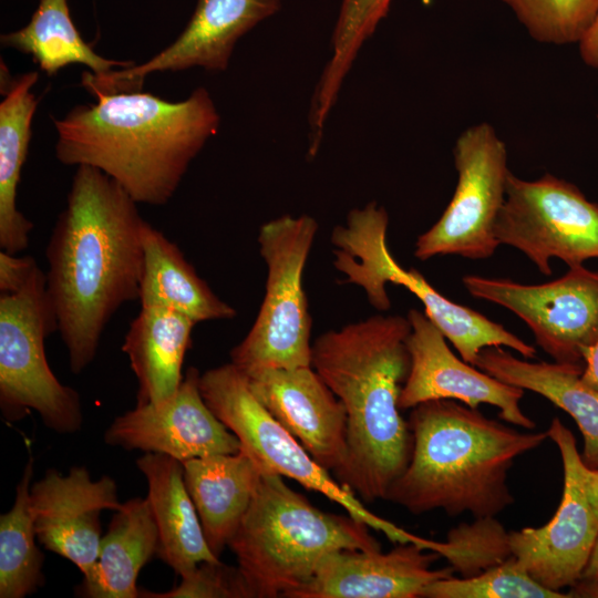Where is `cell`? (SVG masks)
<instances>
[{
  "label": "cell",
  "mask_w": 598,
  "mask_h": 598,
  "mask_svg": "<svg viewBox=\"0 0 598 598\" xmlns=\"http://www.w3.org/2000/svg\"><path fill=\"white\" fill-rule=\"evenodd\" d=\"M475 367L505 383L533 391L568 413L584 439V463L598 468V390L582 381L581 364L532 362L501 347H487L480 352Z\"/></svg>",
  "instance_id": "obj_22"
},
{
  "label": "cell",
  "mask_w": 598,
  "mask_h": 598,
  "mask_svg": "<svg viewBox=\"0 0 598 598\" xmlns=\"http://www.w3.org/2000/svg\"><path fill=\"white\" fill-rule=\"evenodd\" d=\"M53 120L55 157L66 166H92L115 181L137 204L165 205L193 159L220 126L205 87L185 100L148 92L96 93Z\"/></svg>",
  "instance_id": "obj_2"
},
{
  "label": "cell",
  "mask_w": 598,
  "mask_h": 598,
  "mask_svg": "<svg viewBox=\"0 0 598 598\" xmlns=\"http://www.w3.org/2000/svg\"><path fill=\"white\" fill-rule=\"evenodd\" d=\"M31 256L0 252V293H12L24 286L37 267Z\"/></svg>",
  "instance_id": "obj_34"
},
{
  "label": "cell",
  "mask_w": 598,
  "mask_h": 598,
  "mask_svg": "<svg viewBox=\"0 0 598 598\" xmlns=\"http://www.w3.org/2000/svg\"><path fill=\"white\" fill-rule=\"evenodd\" d=\"M584 485L588 501L598 517V468L585 466Z\"/></svg>",
  "instance_id": "obj_37"
},
{
  "label": "cell",
  "mask_w": 598,
  "mask_h": 598,
  "mask_svg": "<svg viewBox=\"0 0 598 598\" xmlns=\"http://www.w3.org/2000/svg\"><path fill=\"white\" fill-rule=\"evenodd\" d=\"M196 322L174 310L141 306L122 346L137 380L136 405L164 402L177 392Z\"/></svg>",
  "instance_id": "obj_23"
},
{
  "label": "cell",
  "mask_w": 598,
  "mask_h": 598,
  "mask_svg": "<svg viewBox=\"0 0 598 598\" xmlns=\"http://www.w3.org/2000/svg\"><path fill=\"white\" fill-rule=\"evenodd\" d=\"M0 42L30 55L49 76L73 63L87 66L94 74L133 65L131 61L106 59L86 43L71 19L68 0H39L30 21L2 34Z\"/></svg>",
  "instance_id": "obj_27"
},
{
  "label": "cell",
  "mask_w": 598,
  "mask_h": 598,
  "mask_svg": "<svg viewBox=\"0 0 598 598\" xmlns=\"http://www.w3.org/2000/svg\"><path fill=\"white\" fill-rule=\"evenodd\" d=\"M37 71L1 81L0 103V248L19 254L29 246L33 224L17 206V192L32 136L39 99L32 89Z\"/></svg>",
  "instance_id": "obj_25"
},
{
  "label": "cell",
  "mask_w": 598,
  "mask_h": 598,
  "mask_svg": "<svg viewBox=\"0 0 598 598\" xmlns=\"http://www.w3.org/2000/svg\"><path fill=\"white\" fill-rule=\"evenodd\" d=\"M369 528L350 515L320 511L282 476L262 472L228 547L252 598L288 597L329 554L380 550Z\"/></svg>",
  "instance_id": "obj_5"
},
{
  "label": "cell",
  "mask_w": 598,
  "mask_h": 598,
  "mask_svg": "<svg viewBox=\"0 0 598 598\" xmlns=\"http://www.w3.org/2000/svg\"><path fill=\"white\" fill-rule=\"evenodd\" d=\"M144 598H252L240 569L215 561L199 563L181 577V582L163 592L140 590Z\"/></svg>",
  "instance_id": "obj_33"
},
{
  "label": "cell",
  "mask_w": 598,
  "mask_h": 598,
  "mask_svg": "<svg viewBox=\"0 0 598 598\" xmlns=\"http://www.w3.org/2000/svg\"><path fill=\"white\" fill-rule=\"evenodd\" d=\"M425 598H568L550 590L517 563L514 556L476 576L441 578L429 585Z\"/></svg>",
  "instance_id": "obj_30"
},
{
  "label": "cell",
  "mask_w": 598,
  "mask_h": 598,
  "mask_svg": "<svg viewBox=\"0 0 598 598\" xmlns=\"http://www.w3.org/2000/svg\"><path fill=\"white\" fill-rule=\"evenodd\" d=\"M527 33L547 44L578 43L598 11V0H502Z\"/></svg>",
  "instance_id": "obj_31"
},
{
  "label": "cell",
  "mask_w": 598,
  "mask_h": 598,
  "mask_svg": "<svg viewBox=\"0 0 598 598\" xmlns=\"http://www.w3.org/2000/svg\"><path fill=\"white\" fill-rule=\"evenodd\" d=\"M122 507L115 481L107 475L92 480L85 466H73L68 475L48 468L30 486V509L38 542L73 563L83 576L99 556L100 513Z\"/></svg>",
  "instance_id": "obj_17"
},
{
  "label": "cell",
  "mask_w": 598,
  "mask_h": 598,
  "mask_svg": "<svg viewBox=\"0 0 598 598\" xmlns=\"http://www.w3.org/2000/svg\"><path fill=\"white\" fill-rule=\"evenodd\" d=\"M454 164L457 183L453 197L439 220L417 237V259L446 255L486 259L501 245L495 224L511 173L505 143L486 122L470 126L456 140Z\"/></svg>",
  "instance_id": "obj_10"
},
{
  "label": "cell",
  "mask_w": 598,
  "mask_h": 598,
  "mask_svg": "<svg viewBox=\"0 0 598 598\" xmlns=\"http://www.w3.org/2000/svg\"><path fill=\"white\" fill-rule=\"evenodd\" d=\"M467 292L515 313L555 362L580 364L598 342V271L568 267L560 278L539 285L466 275Z\"/></svg>",
  "instance_id": "obj_12"
},
{
  "label": "cell",
  "mask_w": 598,
  "mask_h": 598,
  "mask_svg": "<svg viewBox=\"0 0 598 598\" xmlns=\"http://www.w3.org/2000/svg\"><path fill=\"white\" fill-rule=\"evenodd\" d=\"M281 4L282 0H197L187 25L168 47L137 65L104 74L85 71L81 84L94 95L138 91L146 76L157 72L225 71L239 39L277 13Z\"/></svg>",
  "instance_id": "obj_14"
},
{
  "label": "cell",
  "mask_w": 598,
  "mask_h": 598,
  "mask_svg": "<svg viewBox=\"0 0 598 598\" xmlns=\"http://www.w3.org/2000/svg\"><path fill=\"white\" fill-rule=\"evenodd\" d=\"M392 0H342L331 37V55L310 100L309 146L318 153L324 126L346 76L364 42L388 16Z\"/></svg>",
  "instance_id": "obj_28"
},
{
  "label": "cell",
  "mask_w": 598,
  "mask_h": 598,
  "mask_svg": "<svg viewBox=\"0 0 598 598\" xmlns=\"http://www.w3.org/2000/svg\"><path fill=\"white\" fill-rule=\"evenodd\" d=\"M245 375L266 410L320 466L337 475L348 457L347 413L317 371L266 368Z\"/></svg>",
  "instance_id": "obj_18"
},
{
  "label": "cell",
  "mask_w": 598,
  "mask_h": 598,
  "mask_svg": "<svg viewBox=\"0 0 598 598\" xmlns=\"http://www.w3.org/2000/svg\"><path fill=\"white\" fill-rule=\"evenodd\" d=\"M495 237L549 276L554 258L568 267L598 258V204L551 174L526 181L509 173Z\"/></svg>",
  "instance_id": "obj_11"
},
{
  "label": "cell",
  "mask_w": 598,
  "mask_h": 598,
  "mask_svg": "<svg viewBox=\"0 0 598 598\" xmlns=\"http://www.w3.org/2000/svg\"><path fill=\"white\" fill-rule=\"evenodd\" d=\"M145 223L115 181L76 167L45 250L47 291L74 374L94 360L114 313L140 299Z\"/></svg>",
  "instance_id": "obj_1"
},
{
  "label": "cell",
  "mask_w": 598,
  "mask_h": 598,
  "mask_svg": "<svg viewBox=\"0 0 598 598\" xmlns=\"http://www.w3.org/2000/svg\"><path fill=\"white\" fill-rule=\"evenodd\" d=\"M414 543H398L388 553L338 550L289 598H417L432 582L454 575L448 566L432 569L441 556Z\"/></svg>",
  "instance_id": "obj_19"
},
{
  "label": "cell",
  "mask_w": 598,
  "mask_h": 598,
  "mask_svg": "<svg viewBox=\"0 0 598 598\" xmlns=\"http://www.w3.org/2000/svg\"><path fill=\"white\" fill-rule=\"evenodd\" d=\"M183 468L206 542L219 558L249 508L262 471L241 450L190 458Z\"/></svg>",
  "instance_id": "obj_21"
},
{
  "label": "cell",
  "mask_w": 598,
  "mask_h": 598,
  "mask_svg": "<svg viewBox=\"0 0 598 598\" xmlns=\"http://www.w3.org/2000/svg\"><path fill=\"white\" fill-rule=\"evenodd\" d=\"M388 225L386 210L371 202L350 210L346 224L332 230L333 266L346 276L344 282L360 286L368 301L380 311L391 306L385 283L406 288L470 364L475 365L480 352L487 347H506L524 359L535 358L536 349L532 344L484 315L447 299L416 269L402 268L389 250Z\"/></svg>",
  "instance_id": "obj_6"
},
{
  "label": "cell",
  "mask_w": 598,
  "mask_h": 598,
  "mask_svg": "<svg viewBox=\"0 0 598 598\" xmlns=\"http://www.w3.org/2000/svg\"><path fill=\"white\" fill-rule=\"evenodd\" d=\"M580 579H598V538Z\"/></svg>",
  "instance_id": "obj_38"
},
{
  "label": "cell",
  "mask_w": 598,
  "mask_h": 598,
  "mask_svg": "<svg viewBox=\"0 0 598 598\" xmlns=\"http://www.w3.org/2000/svg\"><path fill=\"white\" fill-rule=\"evenodd\" d=\"M406 317L411 323L406 339L411 365L399 396L400 410L433 400L460 401L473 409L489 404L507 423L535 429V422L520 408L525 390L457 358L425 312L411 309Z\"/></svg>",
  "instance_id": "obj_15"
},
{
  "label": "cell",
  "mask_w": 598,
  "mask_h": 598,
  "mask_svg": "<svg viewBox=\"0 0 598 598\" xmlns=\"http://www.w3.org/2000/svg\"><path fill=\"white\" fill-rule=\"evenodd\" d=\"M578 44L582 61L598 71V11Z\"/></svg>",
  "instance_id": "obj_35"
},
{
  "label": "cell",
  "mask_w": 598,
  "mask_h": 598,
  "mask_svg": "<svg viewBox=\"0 0 598 598\" xmlns=\"http://www.w3.org/2000/svg\"><path fill=\"white\" fill-rule=\"evenodd\" d=\"M460 577L476 576L512 557L509 532L495 517H478L448 530L440 551Z\"/></svg>",
  "instance_id": "obj_32"
},
{
  "label": "cell",
  "mask_w": 598,
  "mask_h": 598,
  "mask_svg": "<svg viewBox=\"0 0 598 598\" xmlns=\"http://www.w3.org/2000/svg\"><path fill=\"white\" fill-rule=\"evenodd\" d=\"M408 317L377 315L320 334L311 367L343 404L348 457L337 481L365 503L385 499L412 452L399 396L411 359Z\"/></svg>",
  "instance_id": "obj_3"
},
{
  "label": "cell",
  "mask_w": 598,
  "mask_h": 598,
  "mask_svg": "<svg viewBox=\"0 0 598 598\" xmlns=\"http://www.w3.org/2000/svg\"><path fill=\"white\" fill-rule=\"evenodd\" d=\"M199 390L210 411L237 436L240 450L262 472L291 478L322 494L392 543H414L429 548L431 539L413 535L370 512L351 489L332 478L256 399L247 377L231 362L202 373Z\"/></svg>",
  "instance_id": "obj_7"
},
{
  "label": "cell",
  "mask_w": 598,
  "mask_h": 598,
  "mask_svg": "<svg viewBox=\"0 0 598 598\" xmlns=\"http://www.w3.org/2000/svg\"><path fill=\"white\" fill-rule=\"evenodd\" d=\"M317 231V220L308 215H285L260 227L266 292L249 332L230 351V362L241 372L311 367V317L302 274Z\"/></svg>",
  "instance_id": "obj_8"
},
{
  "label": "cell",
  "mask_w": 598,
  "mask_h": 598,
  "mask_svg": "<svg viewBox=\"0 0 598 598\" xmlns=\"http://www.w3.org/2000/svg\"><path fill=\"white\" fill-rule=\"evenodd\" d=\"M592 595H594V597H598V579H595V581H594Z\"/></svg>",
  "instance_id": "obj_39"
},
{
  "label": "cell",
  "mask_w": 598,
  "mask_h": 598,
  "mask_svg": "<svg viewBox=\"0 0 598 598\" xmlns=\"http://www.w3.org/2000/svg\"><path fill=\"white\" fill-rule=\"evenodd\" d=\"M546 432L561 456L560 504L544 526L509 532V545L512 555L533 579L560 591L581 578L598 538V517L585 491L586 464L573 432L558 417Z\"/></svg>",
  "instance_id": "obj_13"
},
{
  "label": "cell",
  "mask_w": 598,
  "mask_h": 598,
  "mask_svg": "<svg viewBox=\"0 0 598 598\" xmlns=\"http://www.w3.org/2000/svg\"><path fill=\"white\" fill-rule=\"evenodd\" d=\"M32 476L30 457L17 485L12 507L0 516V598H24L44 582V555L35 544L30 509Z\"/></svg>",
  "instance_id": "obj_29"
},
{
  "label": "cell",
  "mask_w": 598,
  "mask_h": 598,
  "mask_svg": "<svg viewBox=\"0 0 598 598\" xmlns=\"http://www.w3.org/2000/svg\"><path fill=\"white\" fill-rule=\"evenodd\" d=\"M141 306L164 307L196 323L236 317V310L217 297L197 275L177 245L145 223Z\"/></svg>",
  "instance_id": "obj_26"
},
{
  "label": "cell",
  "mask_w": 598,
  "mask_h": 598,
  "mask_svg": "<svg viewBox=\"0 0 598 598\" xmlns=\"http://www.w3.org/2000/svg\"><path fill=\"white\" fill-rule=\"evenodd\" d=\"M136 466L147 483V501L158 533L156 556L181 577L199 563L219 558L210 550L184 481L183 463L145 453Z\"/></svg>",
  "instance_id": "obj_20"
},
{
  "label": "cell",
  "mask_w": 598,
  "mask_h": 598,
  "mask_svg": "<svg viewBox=\"0 0 598 598\" xmlns=\"http://www.w3.org/2000/svg\"><path fill=\"white\" fill-rule=\"evenodd\" d=\"M115 512L94 566L75 587L79 597H140L137 577L158 547L156 524L146 497H133Z\"/></svg>",
  "instance_id": "obj_24"
},
{
  "label": "cell",
  "mask_w": 598,
  "mask_h": 598,
  "mask_svg": "<svg viewBox=\"0 0 598 598\" xmlns=\"http://www.w3.org/2000/svg\"><path fill=\"white\" fill-rule=\"evenodd\" d=\"M58 331L47 277L35 267L22 288L0 295V408L17 421L35 411L60 434L78 432L83 422L79 393L53 374L44 340Z\"/></svg>",
  "instance_id": "obj_9"
},
{
  "label": "cell",
  "mask_w": 598,
  "mask_h": 598,
  "mask_svg": "<svg viewBox=\"0 0 598 598\" xmlns=\"http://www.w3.org/2000/svg\"><path fill=\"white\" fill-rule=\"evenodd\" d=\"M412 452L386 498L420 515L470 513L496 517L514 503L508 472L520 455L540 446L547 432H520L454 400L412 409Z\"/></svg>",
  "instance_id": "obj_4"
},
{
  "label": "cell",
  "mask_w": 598,
  "mask_h": 598,
  "mask_svg": "<svg viewBox=\"0 0 598 598\" xmlns=\"http://www.w3.org/2000/svg\"><path fill=\"white\" fill-rule=\"evenodd\" d=\"M199 378L196 368H188L174 396L136 405L116 416L104 433V442L127 451L165 454L182 463L239 452L237 436L204 401Z\"/></svg>",
  "instance_id": "obj_16"
},
{
  "label": "cell",
  "mask_w": 598,
  "mask_h": 598,
  "mask_svg": "<svg viewBox=\"0 0 598 598\" xmlns=\"http://www.w3.org/2000/svg\"><path fill=\"white\" fill-rule=\"evenodd\" d=\"M584 362L582 381L598 390V342L585 351Z\"/></svg>",
  "instance_id": "obj_36"
}]
</instances>
